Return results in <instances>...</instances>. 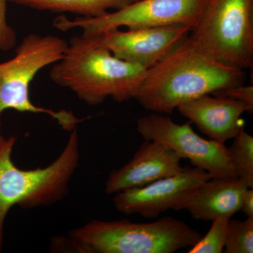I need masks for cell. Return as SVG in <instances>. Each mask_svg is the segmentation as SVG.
I'll use <instances>...</instances> for the list:
<instances>
[{"instance_id":"6da1fadb","label":"cell","mask_w":253,"mask_h":253,"mask_svg":"<svg viewBox=\"0 0 253 253\" xmlns=\"http://www.w3.org/2000/svg\"><path fill=\"white\" fill-rule=\"evenodd\" d=\"M244 71L216 59L189 34L146 70L134 99L148 111L171 114L200 96L245 84Z\"/></svg>"},{"instance_id":"7a4b0ae2","label":"cell","mask_w":253,"mask_h":253,"mask_svg":"<svg viewBox=\"0 0 253 253\" xmlns=\"http://www.w3.org/2000/svg\"><path fill=\"white\" fill-rule=\"evenodd\" d=\"M146 70L113 56L97 36L82 35L71 38L49 76L57 85L96 106L108 97L120 103L134 99Z\"/></svg>"},{"instance_id":"3957f363","label":"cell","mask_w":253,"mask_h":253,"mask_svg":"<svg viewBox=\"0 0 253 253\" xmlns=\"http://www.w3.org/2000/svg\"><path fill=\"white\" fill-rule=\"evenodd\" d=\"M202 236L185 221L164 217L146 223L94 219L71 231L68 241L83 253H173L193 247Z\"/></svg>"},{"instance_id":"277c9868","label":"cell","mask_w":253,"mask_h":253,"mask_svg":"<svg viewBox=\"0 0 253 253\" xmlns=\"http://www.w3.org/2000/svg\"><path fill=\"white\" fill-rule=\"evenodd\" d=\"M16 138L10 136L0 146V252L5 219L14 206L22 208L48 206L62 200L80 163L79 137L72 131L59 158L44 168L25 170L15 166L11 154Z\"/></svg>"},{"instance_id":"5b68a950","label":"cell","mask_w":253,"mask_h":253,"mask_svg":"<svg viewBox=\"0 0 253 253\" xmlns=\"http://www.w3.org/2000/svg\"><path fill=\"white\" fill-rule=\"evenodd\" d=\"M68 47V42L58 37L29 34L16 47L12 59L0 63V126L6 110L19 112L44 113L56 120L65 130L76 129L82 120L72 112H59L39 107L30 99L29 88L37 73L59 61Z\"/></svg>"},{"instance_id":"8992f818","label":"cell","mask_w":253,"mask_h":253,"mask_svg":"<svg viewBox=\"0 0 253 253\" xmlns=\"http://www.w3.org/2000/svg\"><path fill=\"white\" fill-rule=\"evenodd\" d=\"M190 36L221 62L252 68L253 0H207Z\"/></svg>"},{"instance_id":"52a82bcc","label":"cell","mask_w":253,"mask_h":253,"mask_svg":"<svg viewBox=\"0 0 253 253\" xmlns=\"http://www.w3.org/2000/svg\"><path fill=\"white\" fill-rule=\"evenodd\" d=\"M207 0H137L113 12L99 17L69 19L58 16L53 26L66 32L83 30V35L98 36L106 32L126 27L127 29L158 27L174 24L189 25L199 21Z\"/></svg>"},{"instance_id":"ba28073f","label":"cell","mask_w":253,"mask_h":253,"mask_svg":"<svg viewBox=\"0 0 253 253\" xmlns=\"http://www.w3.org/2000/svg\"><path fill=\"white\" fill-rule=\"evenodd\" d=\"M137 131L145 140L172 150L212 178H237L225 145L201 137L191 127V122L177 124L166 114L152 113L138 120Z\"/></svg>"},{"instance_id":"9c48e42d","label":"cell","mask_w":253,"mask_h":253,"mask_svg":"<svg viewBox=\"0 0 253 253\" xmlns=\"http://www.w3.org/2000/svg\"><path fill=\"white\" fill-rule=\"evenodd\" d=\"M211 178L204 169L186 167L176 175L118 193L113 197V203L123 214L156 218L169 209L177 211L179 205L193 191Z\"/></svg>"},{"instance_id":"30bf717a","label":"cell","mask_w":253,"mask_h":253,"mask_svg":"<svg viewBox=\"0 0 253 253\" xmlns=\"http://www.w3.org/2000/svg\"><path fill=\"white\" fill-rule=\"evenodd\" d=\"M189 25L113 30L98 35L100 42L118 59L149 69L164 59L191 33Z\"/></svg>"},{"instance_id":"8fae6325","label":"cell","mask_w":253,"mask_h":253,"mask_svg":"<svg viewBox=\"0 0 253 253\" xmlns=\"http://www.w3.org/2000/svg\"><path fill=\"white\" fill-rule=\"evenodd\" d=\"M181 159L163 145L145 140L129 162L110 173L105 191L109 195L116 194L176 175L184 169Z\"/></svg>"},{"instance_id":"7c38bea8","label":"cell","mask_w":253,"mask_h":253,"mask_svg":"<svg viewBox=\"0 0 253 253\" xmlns=\"http://www.w3.org/2000/svg\"><path fill=\"white\" fill-rule=\"evenodd\" d=\"M176 109L210 139L222 144L244 129L243 113L253 112V108L246 103L212 94L191 100Z\"/></svg>"},{"instance_id":"4fadbf2b","label":"cell","mask_w":253,"mask_h":253,"mask_svg":"<svg viewBox=\"0 0 253 253\" xmlns=\"http://www.w3.org/2000/svg\"><path fill=\"white\" fill-rule=\"evenodd\" d=\"M248 186L238 178H211L193 191L177 208L186 210L198 220L214 221L220 217H231L241 211V202Z\"/></svg>"},{"instance_id":"5bb4252c","label":"cell","mask_w":253,"mask_h":253,"mask_svg":"<svg viewBox=\"0 0 253 253\" xmlns=\"http://www.w3.org/2000/svg\"><path fill=\"white\" fill-rule=\"evenodd\" d=\"M137 0H9L10 2L54 13L68 12L81 17L94 18L121 9Z\"/></svg>"},{"instance_id":"9a60e30c","label":"cell","mask_w":253,"mask_h":253,"mask_svg":"<svg viewBox=\"0 0 253 253\" xmlns=\"http://www.w3.org/2000/svg\"><path fill=\"white\" fill-rule=\"evenodd\" d=\"M228 154L236 177L249 188H253V137L245 129L234 138Z\"/></svg>"},{"instance_id":"2e32d148","label":"cell","mask_w":253,"mask_h":253,"mask_svg":"<svg viewBox=\"0 0 253 253\" xmlns=\"http://www.w3.org/2000/svg\"><path fill=\"white\" fill-rule=\"evenodd\" d=\"M224 253H253V217L245 220H229Z\"/></svg>"},{"instance_id":"e0dca14e","label":"cell","mask_w":253,"mask_h":253,"mask_svg":"<svg viewBox=\"0 0 253 253\" xmlns=\"http://www.w3.org/2000/svg\"><path fill=\"white\" fill-rule=\"evenodd\" d=\"M231 218L220 217L212 221V226L206 235L191 247L189 253H220L225 246L228 224Z\"/></svg>"},{"instance_id":"ac0fdd59","label":"cell","mask_w":253,"mask_h":253,"mask_svg":"<svg viewBox=\"0 0 253 253\" xmlns=\"http://www.w3.org/2000/svg\"><path fill=\"white\" fill-rule=\"evenodd\" d=\"M9 0H0V50L8 51L16 44V32L6 20V6Z\"/></svg>"},{"instance_id":"d6986e66","label":"cell","mask_w":253,"mask_h":253,"mask_svg":"<svg viewBox=\"0 0 253 253\" xmlns=\"http://www.w3.org/2000/svg\"><path fill=\"white\" fill-rule=\"evenodd\" d=\"M214 96H226L246 103L253 109V86L245 84L217 91Z\"/></svg>"},{"instance_id":"ffe728a7","label":"cell","mask_w":253,"mask_h":253,"mask_svg":"<svg viewBox=\"0 0 253 253\" xmlns=\"http://www.w3.org/2000/svg\"><path fill=\"white\" fill-rule=\"evenodd\" d=\"M241 211L248 217H253V189L249 188L245 191L241 202Z\"/></svg>"},{"instance_id":"44dd1931","label":"cell","mask_w":253,"mask_h":253,"mask_svg":"<svg viewBox=\"0 0 253 253\" xmlns=\"http://www.w3.org/2000/svg\"><path fill=\"white\" fill-rule=\"evenodd\" d=\"M6 139V138H4V136L1 135V133H0V146H1V145H2L3 143L4 142Z\"/></svg>"}]
</instances>
